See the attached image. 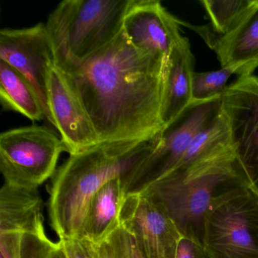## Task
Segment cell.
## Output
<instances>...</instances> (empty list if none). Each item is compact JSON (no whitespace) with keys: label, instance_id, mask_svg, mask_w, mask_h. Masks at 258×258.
<instances>
[{"label":"cell","instance_id":"obj_1","mask_svg":"<svg viewBox=\"0 0 258 258\" xmlns=\"http://www.w3.org/2000/svg\"><path fill=\"white\" fill-rule=\"evenodd\" d=\"M168 61L137 49L122 31L90 58L60 68L76 90L101 143L148 142L164 127Z\"/></svg>","mask_w":258,"mask_h":258},{"label":"cell","instance_id":"obj_2","mask_svg":"<svg viewBox=\"0 0 258 258\" xmlns=\"http://www.w3.org/2000/svg\"><path fill=\"white\" fill-rule=\"evenodd\" d=\"M248 185L231 143L175 169L138 195L163 211L182 237L203 244L205 219L222 197Z\"/></svg>","mask_w":258,"mask_h":258},{"label":"cell","instance_id":"obj_3","mask_svg":"<svg viewBox=\"0 0 258 258\" xmlns=\"http://www.w3.org/2000/svg\"><path fill=\"white\" fill-rule=\"evenodd\" d=\"M152 140L100 143L70 155L49 187L48 213L59 239L79 238L89 202L108 181L124 176L149 153Z\"/></svg>","mask_w":258,"mask_h":258},{"label":"cell","instance_id":"obj_4","mask_svg":"<svg viewBox=\"0 0 258 258\" xmlns=\"http://www.w3.org/2000/svg\"><path fill=\"white\" fill-rule=\"evenodd\" d=\"M131 0H64L49 14L46 27L55 64L80 63L115 40Z\"/></svg>","mask_w":258,"mask_h":258},{"label":"cell","instance_id":"obj_5","mask_svg":"<svg viewBox=\"0 0 258 258\" xmlns=\"http://www.w3.org/2000/svg\"><path fill=\"white\" fill-rule=\"evenodd\" d=\"M221 96L191 102L179 117L164 126L152 140L149 153L122 177L126 196L139 194L177 165L193 139L221 112Z\"/></svg>","mask_w":258,"mask_h":258},{"label":"cell","instance_id":"obj_6","mask_svg":"<svg viewBox=\"0 0 258 258\" xmlns=\"http://www.w3.org/2000/svg\"><path fill=\"white\" fill-rule=\"evenodd\" d=\"M203 246L212 258H258V196L248 185L225 195L205 219Z\"/></svg>","mask_w":258,"mask_h":258},{"label":"cell","instance_id":"obj_7","mask_svg":"<svg viewBox=\"0 0 258 258\" xmlns=\"http://www.w3.org/2000/svg\"><path fill=\"white\" fill-rule=\"evenodd\" d=\"M66 146L60 136L44 126L14 128L0 135V171L4 183L38 188L57 170Z\"/></svg>","mask_w":258,"mask_h":258},{"label":"cell","instance_id":"obj_8","mask_svg":"<svg viewBox=\"0 0 258 258\" xmlns=\"http://www.w3.org/2000/svg\"><path fill=\"white\" fill-rule=\"evenodd\" d=\"M221 112L249 187L258 196V77L241 75L228 86L221 96Z\"/></svg>","mask_w":258,"mask_h":258},{"label":"cell","instance_id":"obj_9","mask_svg":"<svg viewBox=\"0 0 258 258\" xmlns=\"http://www.w3.org/2000/svg\"><path fill=\"white\" fill-rule=\"evenodd\" d=\"M0 60L23 75L34 87L43 104L46 120L52 125L46 87L49 69L55 60L46 24L1 29Z\"/></svg>","mask_w":258,"mask_h":258},{"label":"cell","instance_id":"obj_10","mask_svg":"<svg viewBox=\"0 0 258 258\" xmlns=\"http://www.w3.org/2000/svg\"><path fill=\"white\" fill-rule=\"evenodd\" d=\"M46 90L52 126L58 131L66 152L76 155L100 144L76 90L66 72L55 62L49 69Z\"/></svg>","mask_w":258,"mask_h":258},{"label":"cell","instance_id":"obj_11","mask_svg":"<svg viewBox=\"0 0 258 258\" xmlns=\"http://www.w3.org/2000/svg\"><path fill=\"white\" fill-rule=\"evenodd\" d=\"M120 223L134 237L143 258H176L182 238L173 222L149 199L127 195Z\"/></svg>","mask_w":258,"mask_h":258},{"label":"cell","instance_id":"obj_12","mask_svg":"<svg viewBox=\"0 0 258 258\" xmlns=\"http://www.w3.org/2000/svg\"><path fill=\"white\" fill-rule=\"evenodd\" d=\"M180 25L159 0H131L123 33L140 50L169 58L182 39Z\"/></svg>","mask_w":258,"mask_h":258},{"label":"cell","instance_id":"obj_13","mask_svg":"<svg viewBox=\"0 0 258 258\" xmlns=\"http://www.w3.org/2000/svg\"><path fill=\"white\" fill-rule=\"evenodd\" d=\"M202 37L215 52L221 68L242 64L245 75H253L258 63V0L230 32L220 35L211 27L185 25Z\"/></svg>","mask_w":258,"mask_h":258},{"label":"cell","instance_id":"obj_14","mask_svg":"<svg viewBox=\"0 0 258 258\" xmlns=\"http://www.w3.org/2000/svg\"><path fill=\"white\" fill-rule=\"evenodd\" d=\"M43 207L38 188L4 183L0 190V233L45 235Z\"/></svg>","mask_w":258,"mask_h":258},{"label":"cell","instance_id":"obj_15","mask_svg":"<svg viewBox=\"0 0 258 258\" xmlns=\"http://www.w3.org/2000/svg\"><path fill=\"white\" fill-rule=\"evenodd\" d=\"M195 72L189 41L182 37L169 58L162 110L164 126L172 123L192 102Z\"/></svg>","mask_w":258,"mask_h":258},{"label":"cell","instance_id":"obj_16","mask_svg":"<svg viewBox=\"0 0 258 258\" xmlns=\"http://www.w3.org/2000/svg\"><path fill=\"white\" fill-rule=\"evenodd\" d=\"M121 176L104 184L89 202L79 238L98 244L120 225V213L126 198Z\"/></svg>","mask_w":258,"mask_h":258},{"label":"cell","instance_id":"obj_17","mask_svg":"<svg viewBox=\"0 0 258 258\" xmlns=\"http://www.w3.org/2000/svg\"><path fill=\"white\" fill-rule=\"evenodd\" d=\"M0 102L5 111L19 113L32 121L46 119L34 87L19 72L0 60Z\"/></svg>","mask_w":258,"mask_h":258},{"label":"cell","instance_id":"obj_18","mask_svg":"<svg viewBox=\"0 0 258 258\" xmlns=\"http://www.w3.org/2000/svg\"><path fill=\"white\" fill-rule=\"evenodd\" d=\"M256 0H202L200 4L211 20V28L220 35L232 31Z\"/></svg>","mask_w":258,"mask_h":258},{"label":"cell","instance_id":"obj_19","mask_svg":"<svg viewBox=\"0 0 258 258\" xmlns=\"http://www.w3.org/2000/svg\"><path fill=\"white\" fill-rule=\"evenodd\" d=\"M244 75L242 64L223 67L217 71L195 72L192 79V102H202L221 96L232 75Z\"/></svg>","mask_w":258,"mask_h":258},{"label":"cell","instance_id":"obj_20","mask_svg":"<svg viewBox=\"0 0 258 258\" xmlns=\"http://www.w3.org/2000/svg\"><path fill=\"white\" fill-rule=\"evenodd\" d=\"M105 239L108 240L114 258H143L134 237L119 225Z\"/></svg>","mask_w":258,"mask_h":258},{"label":"cell","instance_id":"obj_21","mask_svg":"<svg viewBox=\"0 0 258 258\" xmlns=\"http://www.w3.org/2000/svg\"><path fill=\"white\" fill-rule=\"evenodd\" d=\"M67 258H98L97 244L83 238L58 240Z\"/></svg>","mask_w":258,"mask_h":258},{"label":"cell","instance_id":"obj_22","mask_svg":"<svg viewBox=\"0 0 258 258\" xmlns=\"http://www.w3.org/2000/svg\"><path fill=\"white\" fill-rule=\"evenodd\" d=\"M176 258H212L203 244L182 237L178 246Z\"/></svg>","mask_w":258,"mask_h":258},{"label":"cell","instance_id":"obj_23","mask_svg":"<svg viewBox=\"0 0 258 258\" xmlns=\"http://www.w3.org/2000/svg\"><path fill=\"white\" fill-rule=\"evenodd\" d=\"M98 258H114L108 240L105 239L97 244Z\"/></svg>","mask_w":258,"mask_h":258},{"label":"cell","instance_id":"obj_24","mask_svg":"<svg viewBox=\"0 0 258 258\" xmlns=\"http://www.w3.org/2000/svg\"><path fill=\"white\" fill-rule=\"evenodd\" d=\"M50 258H67L66 253H64V250L61 247V244L58 241V246L52 252V255H51Z\"/></svg>","mask_w":258,"mask_h":258},{"label":"cell","instance_id":"obj_25","mask_svg":"<svg viewBox=\"0 0 258 258\" xmlns=\"http://www.w3.org/2000/svg\"><path fill=\"white\" fill-rule=\"evenodd\" d=\"M256 67L258 68V63H257V64H256Z\"/></svg>","mask_w":258,"mask_h":258}]
</instances>
